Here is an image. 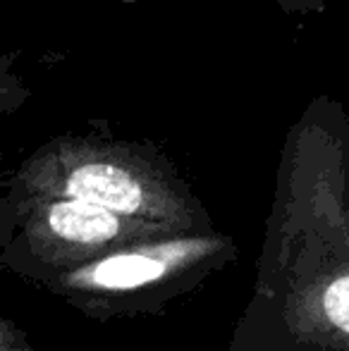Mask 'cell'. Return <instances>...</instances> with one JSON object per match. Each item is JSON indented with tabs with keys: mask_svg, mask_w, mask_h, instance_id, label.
<instances>
[{
	"mask_svg": "<svg viewBox=\"0 0 349 351\" xmlns=\"http://www.w3.org/2000/svg\"><path fill=\"white\" fill-rule=\"evenodd\" d=\"M228 351H349V112L335 96L311 98L285 134Z\"/></svg>",
	"mask_w": 349,
	"mask_h": 351,
	"instance_id": "obj_1",
	"label": "cell"
},
{
	"mask_svg": "<svg viewBox=\"0 0 349 351\" xmlns=\"http://www.w3.org/2000/svg\"><path fill=\"white\" fill-rule=\"evenodd\" d=\"M3 194L72 196L173 230H215L170 158L151 143L108 134L53 136L5 177Z\"/></svg>",
	"mask_w": 349,
	"mask_h": 351,
	"instance_id": "obj_2",
	"label": "cell"
},
{
	"mask_svg": "<svg viewBox=\"0 0 349 351\" xmlns=\"http://www.w3.org/2000/svg\"><path fill=\"white\" fill-rule=\"evenodd\" d=\"M234 261L237 244L225 232H165L67 270L43 289L96 323L160 315Z\"/></svg>",
	"mask_w": 349,
	"mask_h": 351,
	"instance_id": "obj_3",
	"label": "cell"
},
{
	"mask_svg": "<svg viewBox=\"0 0 349 351\" xmlns=\"http://www.w3.org/2000/svg\"><path fill=\"white\" fill-rule=\"evenodd\" d=\"M165 232L182 230L72 196H0V265L36 287Z\"/></svg>",
	"mask_w": 349,
	"mask_h": 351,
	"instance_id": "obj_4",
	"label": "cell"
},
{
	"mask_svg": "<svg viewBox=\"0 0 349 351\" xmlns=\"http://www.w3.org/2000/svg\"><path fill=\"white\" fill-rule=\"evenodd\" d=\"M29 98V88L24 86V79L12 72V53L3 56V70H0V112L12 115L14 110L24 106Z\"/></svg>",
	"mask_w": 349,
	"mask_h": 351,
	"instance_id": "obj_5",
	"label": "cell"
},
{
	"mask_svg": "<svg viewBox=\"0 0 349 351\" xmlns=\"http://www.w3.org/2000/svg\"><path fill=\"white\" fill-rule=\"evenodd\" d=\"M0 351H41L12 318H0Z\"/></svg>",
	"mask_w": 349,
	"mask_h": 351,
	"instance_id": "obj_6",
	"label": "cell"
},
{
	"mask_svg": "<svg viewBox=\"0 0 349 351\" xmlns=\"http://www.w3.org/2000/svg\"><path fill=\"white\" fill-rule=\"evenodd\" d=\"M285 14H321L328 8V0H275Z\"/></svg>",
	"mask_w": 349,
	"mask_h": 351,
	"instance_id": "obj_7",
	"label": "cell"
}]
</instances>
